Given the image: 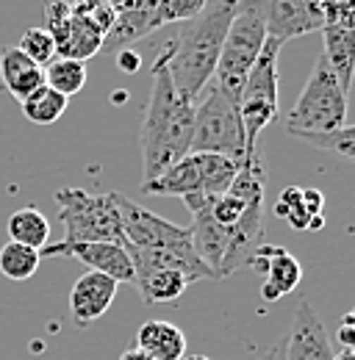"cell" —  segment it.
Here are the masks:
<instances>
[{
    "mask_svg": "<svg viewBox=\"0 0 355 360\" xmlns=\"http://www.w3.org/2000/svg\"><path fill=\"white\" fill-rule=\"evenodd\" d=\"M194 131V103L175 89L164 50L153 64V89L147 100V111L142 120V183L161 175L167 167L192 153Z\"/></svg>",
    "mask_w": 355,
    "mask_h": 360,
    "instance_id": "cell-1",
    "label": "cell"
},
{
    "mask_svg": "<svg viewBox=\"0 0 355 360\" xmlns=\"http://www.w3.org/2000/svg\"><path fill=\"white\" fill-rule=\"evenodd\" d=\"M242 0H208L203 11L192 20H186L167 45L161 47L167 56V70L175 84V89L186 100H197L200 91L214 78L220 50L228 34V25L236 14V6Z\"/></svg>",
    "mask_w": 355,
    "mask_h": 360,
    "instance_id": "cell-2",
    "label": "cell"
},
{
    "mask_svg": "<svg viewBox=\"0 0 355 360\" xmlns=\"http://www.w3.org/2000/svg\"><path fill=\"white\" fill-rule=\"evenodd\" d=\"M192 211V247L200 255V261L214 271V280H225L233 271L244 269L256 247L264 244V205L247 211L242 222L230 227H220L208 219V214L197 205H189Z\"/></svg>",
    "mask_w": 355,
    "mask_h": 360,
    "instance_id": "cell-3",
    "label": "cell"
},
{
    "mask_svg": "<svg viewBox=\"0 0 355 360\" xmlns=\"http://www.w3.org/2000/svg\"><path fill=\"white\" fill-rule=\"evenodd\" d=\"M264 42L266 25L259 0H242L236 6V14H233L225 42H222L220 61L214 70V86L239 100L242 84H244L247 72L253 70Z\"/></svg>",
    "mask_w": 355,
    "mask_h": 360,
    "instance_id": "cell-4",
    "label": "cell"
},
{
    "mask_svg": "<svg viewBox=\"0 0 355 360\" xmlns=\"http://www.w3.org/2000/svg\"><path fill=\"white\" fill-rule=\"evenodd\" d=\"M347 125V91L330 72L328 61L319 56L311 70L306 89L300 91L294 108L286 114L289 134H313L336 131Z\"/></svg>",
    "mask_w": 355,
    "mask_h": 360,
    "instance_id": "cell-5",
    "label": "cell"
},
{
    "mask_svg": "<svg viewBox=\"0 0 355 360\" xmlns=\"http://www.w3.org/2000/svg\"><path fill=\"white\" fill-rule=\"evenodd\" d=\"M192 153H214L233 161L247 158L244 128L239 117V100L211 86L203 103L194 105V131H192Z\"/></svg>",
    "mask_w": 355,
    "mask_h": 360,
    "instance_id": "cell-6",
    "label": "cell"
},
{
    "mask_svg": "<svg viewBox=\"0 0 355 360\" xmlns=\"http://www.w3.org/2000/svg\"><path fill=\"white\" fill-rule=\"evenodd\" d=\"M280 47H283L280 42L266 37L264 47L239 91V117H242V128H244L247 155L259 153L256 150L259 136L278 117V56H280Z\"/></svg>",
    "mask_w": 355,
    "mask_h": 360,
    "instance_id": "cell-7",
    "label": "cell"
},
{
    "mask_svg": "<svg viewBox=\"0 0 355 360\" xmlns=\"http://www.w3.org/2000/svg\"><path fill=\"white\" fill-rule=\"evenodd\" d=\"M58 219L64 225L67 244L75 241H114L123 244L120 214L114 205V194H89L84 188H58Z\"/></svg>",
    "mask_w": 355,
    "mask_h": 360,
    "instance_id": "cell-8",
    "label": "cell"
},
{
    "mask_svg": "<svg viewBox=\"0 0 355 360\" xmlns=\"http://www.w3.org/2000/svg\"><path fill=\"white\" fill-rule=\"evenodd\" d=\"M44 31L56 42V56L87 61L92 58L106 39V31L89 17L84 0L70 3V0H50L44 6Z\"/></svg>",
    "mask_w": 355,
    "mask_h": 360,
    "instance_id": "cell-9",
    "label": "cell"
},
{
    "mask_svg": "<svg viewBox=\"0 0 355 360\" xmlns=\"http://www.w3.org/2000/svg\"><path fill=\"white\" fill-rule=\"evenodd\" d=\"M114 194V205L123 227V247L125 250H173V252H194L189 227H180L128 197Z\"/></svg>",
    "mask_w": 355,
    "mask_h": 360,
    "instance_id": "cell-10",
    "label": "cell"
},
{
    "mask_svg": "<svg viewBox=\"0 0 355 360\" xmlns=\"http://www.w3.org/2000/svg\"><path fill=\"white\" fill-rule=\"evenodd\" d=\"M39 255L44 258H75L81 261L87 271H100L106 277H111L114 283H131L133 285V264L131 255L125 252L123 244L114 241H56V244H44L39 250Z\"/></svg>",
    "mask_w": 355,
    "mask_h": 360,
    "instance_id": "cell-11",
    "label": "cell"
},
{
    "mask_svg": "<svg viewBox=\"0 0 355 360\" xmlns=\"http://www.w3.org/2000/svg\"><path fill=\"white\" fill-rule=\"evenodd\" d=\"M259 6L264 11L266 37L280 45L311 31H322L325 25L319 0H259Z\"/></svg>",
    "mask_w": 355,
    "mask_h": 360,
    "instance_id": "cell-12",
    "label": "cell"
},
{
    "mask_svg": "<svg viewBox=\"0 0 355 360\" xmlns=\"http://www.w3.org/2000/svg\"><path fill=\"white\" fill-rule=\"evenodd\" d=\"M247 269L259 271L264 277L261 297H264L266 302H278L280 297L292 294L300 285V280H303L300 261L289 250H283L278 244H261V247H256V252L247 261Z\"/></svg>",
    "mask_w": 355,
    "mask_h": 360,
    "instance_id": "cell-13",
    "label": "cell"
},
{
    "mask_svg": "<svg viewBox=\"0 0 355 360\" xmlns=\"http://www.w3.org/2000/svg\"><path fill=\"white\" fill-rule=\"evenodd\" d=\"M283 360H333V347L325 324L309 300H300L294 308L292 330L283 338Z\"/></svg>",
    "mask_w": 355,
    "mask_h": 360,
    "instance_id": "cell-14",
    "label": "cell"
},
{
    "mask_svg": "<svg viewBox=\"0 0 355 360\" xmlns=\"http://www.w3.org/2000/svg\"><path fill=\"white\" fill-rule=\"evenodd\" d=\"M117 285L111 277L100 274V271H84L73 291H70V314L78 327H89L92 321H97L106 314L117 297Z\"/></svg>",
    "mask_w": 355,
    "mask_h": 360,
    "instance_id": "cell-15",
    "label": "cell"
},
{
    "mask_svg": "<svg viewBox=\"0 0 355 360\" xmlns=\"http://www.w3.org/2000/svg\"><path fill=\"white\" fill-rule=\"evenodd\" d=\"M322 42H325L322 58L328 61V67L336 75V81L342 84V89L350 94L355 67V25H344V22L322 25Z\"/></svg>",
    "mask_w": 355,
    "mask_h": 360,
    "instance_id": "cell-16",
    "label": "cell"
},
{
    "mask_svg": "<svg viewBox=\"0 0 355 360\" xmlns=\"http://www.w3.org/2000/svg\"><path fill=\"white\" fill-rule=\"evenodd\" d=\"M0 84L14 100H25L34 89L44 84V70L34 64L20 47L0 50Z\"/></svg>",
    "mask_w": 355,
    "mask_h": 360,
    "instance_id": "cell-17",
    "label": "cell"
},
{
    "mask_svg": "<svg viewBox=\"0 0 355 360\" xmlns=\"http://www.w3.org/2000/svg\"><path fill=\"white\" fill-rule=\"evenodd\" d=\"M142 191L144 194H158V197H180V200L203 197V186H200V172H197L194 155L186 153L180 161L167 167L161 175L142 183Z\"/></svg>",
    "mask_w": 355,
    "mask_h": 360,
    "instance_id": "cell-18",
    "label": "cell"
},
{
    "mask_svg": "<svg viewBox=\"0 0 355 360\" xmlns=\"http://www.w3.org/2000/svg\"><path fill=\"white\" fill-rule=\"evenodd\" d=\"M136 347L153 360H180L186 355V335L164 319H150L139 327Z\"/></svg>",
    "mask_w": 355,
    "mask_h": 360,
    "instance_id": "cell-19",
    "label": "cell"
},
{
    "mask_svg": "<svg viewBox=\"0 0 355 360\" xmlns=\"http://www.w3.org/2000/svg\"><path fill=\"white\" fill-rule=\"evenodd\" d=\"M133 285L147 305H158V302H175L186 291L189 280L178 269H147L133 274Z\"/></svg>",
    "mask_w": 355,
    "mask_h": 360,
    "instance_id": "cell-20",
    "label": "cell"
},
{
    "mask_svg": "<svg viewBox=\"0 0 355 360\" xmlns=\"http://www.w3.org/2000/svg\"><path fill=\"white\" fill-rule=\"evenodd\" d=\"M197 172H200V186H203V197H217L230 188V183L239 172V161L228 158V155H214V153H192Z\"/></svg>",
    "mask_w": 355,
    "mask_h": 360,
    "instance_id": "cell-21",
    "label": "cell"
},
{
    "mask_svg": "<svg viewBox=\"0 0 355 360\" xmlns=\"http://www.w3.org/2000/svg\"><path fill=\"white\" fill-rule=\"evenodd\" d=\"M8 236L17 244L42 250L50 241V222L44 219V214L37 205H25V208H20L8 217Z\"/></svg>",
    "mask_w": 355,
    "mask_h": 360,
    "instance_id": "cell-22",
    "label": "cell"
},
{
    "mask_svg": "<svg viewBox=\"0 0 355 360\" xmlns=\"http://www.w3.org/2000/svg\"><path fill=\"white\" fill-rule=\"evenodd\" d=\"M87 78H89L87 64H84V61H75V58L56 56V58L44 67V86H50L53 91L64 94L67 100L87 86Z\"/></svg>",
    "mask_w": 355,
    "mask_h": 360,
    "instance_id": "cell-23",
    "label": "cell"
},
{
    "mask_svg": "<svg viewBox=\"0 0 355 360\" xmlns=\"http://www.w3.org/2000/svg\"><path fill=\"white\" fill-rule=\"evenodd\" d=\"M20 105H23V114H25L28 122H34V125H53L67 111L70 100L42 84L39 89L31 91L25 100H20Z\"/></svg>",
    "mask_w": 355,
    "mask_h": 360,
    "instance_id": "cell-24",
    "label": "cell"
},
{
    "mask_svg": "<svg viewBox=\"0 0 355 360\" xmlns=\"http://www.w3.org/2000/svg\"><path fill=\"white\" fill-rule=\"evenodd\" d=\"M39 264H42V255L34 247H25V244H17V241H8V244L0 247V274L8 277V280L23 283V280L34 277Z\"/></svg>",
    "mask_w": 355,
    "mask_h": 360,
    "instance_id": "cell-25",
    "label": "cell"
},
{
    "mask_svg": "<svg viewBox=\"0 0 355 360\" xmlns=\"http://www.w3.org/2000/svg\"><path fill=\"white\" fill-rule=\"evenodd\" d=\"M275 214L286 219L294 230H316L325 225V217H313L303 202V186H289L275 202Z\"/></svg>",
    "mask_w": 355,
    "mask_h": 360,
    "instance_id": "cell-26",
    "label": "cell"
},
{
    "mask_svg": "<svg viewBox=\"0 0 355 360\" xmlns=\"http://www.w3.org/2000/svg\"><path fill=\"white\" fill-rule=\"evenodd\" d=\"M300 141H306L316 150H328V153H336V155H344V158H353L355 155V131L350 125L344 128H336V131H313V134H289Z\"/></svg>",
    "mask_w": 355,
    "mask_h": 360,
    "instance_id": "cell-27",
    "label": "cell"
},
{
    "mask_svg": "<svg viewBox=\"0 0 355 360\" xmlns=\"http://www.w3.org/2000/svg\"><path fill=\"white\" fill-rule=\"evenodd\" d=\"M17 47H20L34 64H39L42 70L56 58V42H53V37H50L44 28H28V31H23L20 45Z\"/></svg>",
    "mask_w": 355,
    "mask_h": 360,
    "instance_id": "cell-28",
    "label": "cell"
},
{
    "mask_svg": "<svg viewBox=\"0 0 355 360\" xmlns=\"http://www.w3.org/2000/svg\"><path fill=\"white\" fill-rule=\"evenodd\" d=\"M208 0H156V17L158 25H170V22H186L192 17H197L203 11Z\"/></svg>",
    "mask_w": 355,
    "mask_h": 360,
    "instance_id": "cell-29",
    "label": "cell"
},
{
    "mask_svg": "<svg viewBox=\"0 0 355 360\" xmlns=\"http://www.w3.org/2000/svg\"><path fill=\"white\" fill-rule=\"evenodd\" d=\"M319 11H322L325 25H330V22H344V25H353L355 3H353V0H319Z\"/></svg>",
    "mask_w": 355,
    "mask_h": 360,
    "instance_id": "cell-30",
    "label": "cell"
},
{
    "mask_svg": "<svg viewBox=\"0 0 355 360\" xmlns=\"http://www.w3.org/2000/svg\"><path fill=\"white\" fill-rule=\"evenodd\" d=\"M353 330H355V314H344L342 324H339V344H342V347H350V349H353V344H355Z\"/></svg>",
    "mask_w": 355,
    "mask_h": 360,
    "instance_id": "cell-31",
    "label": "cell"
},
{
    "mask_svg": "<svg viewBox=\"0 0 355 360\" xmlns=\"http://www.w3.org/2000/svg\"><path fill=\"white\" fill-rule=\"evenodd\" d=\"M117 61H120V70H125V72H136L139 64H142V58H139L136 53H131V50H123Z\"/></svg>",
    "mask_w": 355,
    "mask_h": 360,
    "instance_id": "cell-32",
    "label": "cell"
},
{
    "mask_svg": "<svg viewBox=\"0 0 355 360\" xmlns=\"http://www.w3.org/2000/svg\"><path fill=\"white\" fill-rule=\"evenodd\" d=\"M120 360H153L150 355H144L139 347H128L123 355H120Z\"/></svg>",
    "mask_w": 355,
    "mask_h": 360,
    "instance_id": "cell-33",
    "label": "cell"
},
{
    "mask_svg": "<svg viewBox=\"0 0 355 360\" xmlns=\"http://www.w3.org/2000/svg\"><path fill=\"white\" fill-rule=\"evenodd\" d=\"M333 360H355L350 347H342V352H333Z\"/></svg>",
    "mask_w": 355,
    "mask_h": 360,
    "instance_id": "cell-34",
    "label": "cell"
},
{
    "mask_svg": "<svg viewBox=\"0 0 355 360\" xmlns=\"http://www.w3.org/2000/svg\"><path fill=\"white\" fill-rule=\"evenodd\" d=\"M272 360H283V338L272 347Z\"/></svg>",
    "mask_w": 355,
    "mask_h": 360,
    "instance_id": "cell-35",
    "label": "cell"
},
{
    "mask_svg": "<svg viewBox=\"0 0 355 360\" xmlns=\"http://www.w3.org/2000/svg\"><path fill=\"white\" fill-rule=\"evenodd\" d=\"M125 97H128V91H114V103H117V105H123Z\"/></svg>",
    "mask_w": 355,
    "mask_h": 360,
    "instance_id": "cell-36",
    "label": "cell"
}]
</instances>
